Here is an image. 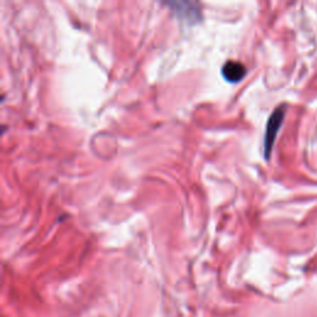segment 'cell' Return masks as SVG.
<instances>
[{
  "mask_svg": "<svg viewBox=\"0 0 317 317\" xmlns=\"http://www.w3.org/2000/svg\"><path fill=\"white\" fill-rule=\"evenodd\" d=\"M222 74H223L224 80L228 82L237 83L244 78V76L247 74V68L242 62L229 60L222 67Z\"/></svg>",
  "mask_w": 317,
  "mask_h": 317,
  "instance_id": "7a4b0ae2",
  "label": "cell"
},
{
  "mask_svg": "<svg viewBox=\"0 0 317 317\" xmlns=\"http://www.w3.org/2000/svg\"><path fill=\"white\" fill-rule=\"evenodd\" d=\"M285 109L284 108H278L275 112L272 114V117L269 118V122L267 125V131H265V138H264V151H265V157L270 156V152H272L274 141H275L276 134H278L279 129L284 119Z\"/></svg>",
  "mask_w": 317,
  "mask_h": 317,
  "instance_id": "6da1fadb",
  "label": "cell"
}]
</instances>
